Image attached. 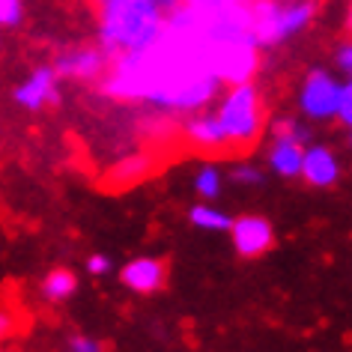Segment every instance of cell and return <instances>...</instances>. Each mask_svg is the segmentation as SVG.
I'll list each match as a JSON object with an SVG mask.
<instances>
[{"label": "cell", "mask_w": 352, "mask_h": 352, "mask_svg": "<svg viewBox=\"0 0 352 352\" xmlns=\"http://www.w3.org/2000/svg\"><path fill=\"white\" fill-rule=\"evenodd\" d=\"M221 90L209 63L200 12L186 3L164 15L162 30L146 45L111 57L99 78L104 99L170 120L209 108Z\"/></svg>", "instance_id": "obj_1"}, {"label": "cell", "mask_w": 352, "mask_h": 352, "mask_svg": "<svg viewBox=\"0 0 352 352\" xmlns=\"http://www.w3.org/2000/svg\"><path fill=\"white\" fill-rule=\"evenodd\" d=\"M209 63L221 87L248 84L260 72L263 51L248 24V3L221 12H200Z\"/></svg>", "instance_id": "obj_2"}, {"label": "cell", "mask_w": 352, "mask_h": 352, "mask_svg": "<svg viewBox=\"0 0 352 352\" xmlns=\"http://www.w3.org/2000/svg\"><path fill=\"white\" fill-rule=\"evenodd\" d=\"M164 15L158 0H96L99 48L108 57H117L146 45L162 30Z\"/></svg>", "instance_id": "obj_3"}, {"label": "cell", "mask_w": 352, "mask_h": 352, "mask_svg": "<svg viewBox=\"0 0 352 352\" xmlns=\"http://www.w3.org/2000/svg\"><path fill=\"white\" fill-rule=\"evenodd\" d=\"M212 111L230 153H248L266 131V102L254 81L224 87V96Z\"/></svg>", "instance_id": "obj_4"}, {"label": "cell", "mask_w": 352, "mask_h": 352, "mask_svg": "<svg viewBox=\"0 0 352 352\" xmlns=\"http://www.w3.org/2000/svg\"><path fill=\"white\" fill-rule=\"evenodd\" d=\"M316 0H248V24L260 51L302 36L316 19Z\"/></svg>", "instance_id": "obj_5"}, {"label": "cell", "mask_w": 352, "mask_h": 352, "mask_svg": "<svg viewBox=\"0 0 352 352\" xmlns=\"http://www.w3.org/2000/svg\"><path fill=\"white\" fill-rule=\"evenodd\" d=\"M346 78H338L329 69H311L298 87V111L311 122H331L338 113V99Z\"/></svg>", "instance_id": "obj_6"}, {"label": "cell", "mask_w": 352, "mask_h": 352, "mask_svg": "<svg viewBox=\"0 0 352 352\" xmlns=\"http://www.w3.org/2000/svg\"><path fill=\"white\" fill-rule=\"evenodd\" d=\"M230 242L239 257L245 260H257L263 257L266 251H272L275 245V227H272L269 218L263 215H239V218H230Z\"/></svg>", "instance_id": "obj_7"}, {"label": "cell", "mask_w": 352, "mask_h": 352, "mask_svg": "<svg viewBox=\"0 0 352 352\" xmlns=\"http://www.w3.org/2000/svg\"><path fill=\"white\" fill-rule=\"evenodd\" d=\"M12 102L24 111H45L60 102V78L54 66H36L12 90Z\"/></svg>", "instance_id": "obj_8"}, {"label": "cell", "mask_w": 352, "mask_h": 352, "mask_svg": "<svg viewBox=\"0 0 352 352\" xmlns=\"http://www.w3.org/2000/svg\"><path fill=\"white\" fill-rule=\"evenodd\" d=\"M182 140L195 149L200 155H221V153H230L227 149V140H224V131L218 126V117L212 108H204V111H195L182 120Z\"/></svg>", "instance_id": "obj_9"}, {"label": "cell", "mask_w": 352, "mask_h": 352, "mask_svg": "<svg viewBox=\"0 0 352 352\" xmlns=\"http://www.w3.org/2000/svg\"><path fill=\"white\" fill-rule=\"evenodd\" d=\"M108 54L99 48V45H81V48H72L66 54L57 57L54 63V72L60 81H99L102 72L108 69Z\"/></svg>", "instance_id": "obj_10"}, {"label": "cell", "mask_w": 352, "mask_h": 352, "mask_svg": "<svg viewBox=\"0 0 352 352\" xmlns=\"http://www.w3.org/2000/svg\"><path fill=\"white\" fill-rule=\"evenodd\" d=\"M340 173H343V164L331 146H325V144L305 146L298 176H302L311 188H334L340 182Z\"/></svg>", "instance_id": "obj_11"}, {"label": "cell", "mask_w": 352, "mask_h": 352, "mask_svg": "<svg viewBox=\"0 0 352 352\" xmlns=\"http://www.w3.org/2000/svg\"><path fill=\"white\" fill-rule=\"evenodd\" d=\"M120 280H122V287L126 289H131V293L153 296V293H158V289L164 287L167 266H164V260H158V257H135V260H129L126 266H122Z\"/></svg>", "instance_id": "obj_12"}, {"label": "cell", "mask_w": 352, "mask_h": 352, "mask_svg": "<svg viewBox=\"0 0 352 352\" xmlns=\"http://www.w3.org/2000/svg\"><path fill=\"white\" fill-rule=\"evenodd\" d=\"M155 167V158L153 153H129L117 158L108 173H104V179H108L111 188H129V186H138V182H144L149 173H153Z\"/></svg>", "instance_id": "obj_13"}, {"label": "cell", "mask_w": 352, "mask_h": 352, "mask_svg": "<svg viewBox=\"0 0 352 352\" xmlns=\"http://www.w3.org/2000/svg\"><path fill=\"white\" fill-rule=\"evenodd\" d=\"M302 153H305V144H296V140H287V138H272L266 149V164L280 179H296L298 167H302Z\"/></svg>", "instance_id": "obj_14"}, {"label": "cell", "mask_w": 352, "mask_h": 352, "mask_svg": "<svg viewBox=\"0 0 352 352\" xmlns=\"http://www.w3.org/2000/svg\"><path fill=\"white\" fill-rule=\"evenodd\" d=\"M39 293H42V298H45V302H51V305L69 302V298L78 293V275H75L72 269H63V266L51 269L48 275L42 278Z\"/></svg>", "instance_id": "obj_15"}, {"label": "cell", "mask_w": 352, "mask_h": 352, "mask_svg": "<svg viewBox=\"0 0 352 352\" xmlns=\"http://www.w3.org/2000/svg\"><path fill=\"white\" fill-rule=\"evenodd\" d=\"M191 188H195V195L200 200H206V204H215L218 197H221L224 191V173L221 167H215L212 162H204L191 176Z\"/></svg>", "instance_id": "obj_16"}, {"label": "cell", "mask_w": 352, "mask_h": 352, "mask_svg": "<svg viewBox=\"0 0 352 352\" xmlns=\"http://www.w3.org/2000/svg\"><path fill=\"white\" fill-rule=\"evenodd\" d=\"M188 221L204 233H224L227 227H230V215H227L224 209H218L215 204L200 200V204H195L188 209Z\"/></svg>", "instance_id": "obj_17"}, {"label": "cell", "mask_w": 352, "mask_h": 352, "mask_svg": "<svg viewBox=\"0 0 352 352\" xmlns=\"http://www.w3.org/2000/svg\"><path fill=\"white\" fill-rule=\"evenodd\" d=\"M272 131V138H287V140H296V144H311V129L305 126L302 120H296V117H284V120H275L269 126Z\"/></svg>", "instance_id": "obj_18"}, {"label": "cell", "mask_w": 352, "mask_h": 352, "mask_svg": "<svg viewBox=\"0 0 352 352\" xmlns=\"http://www.w3.org/2000/svg\"><path fill=\"white\" fill-rule=\"evenodd\" d=\"M230 179L236 182V186H242V188H260L263 179H266V173H263L257 164H245V162H242V164L233 167Z\"/></svg>", "instance_id": "obj_19"}, {"label": "cell", "mask_w": 352, "mask_h": 352, "mask_svg": "<svg viewBox=\"0 0 352 352\" xmlns=\"http://www.w3.org/2000/svg\"><path fill=\"white\" fill-rule=\"evenodd\" d=\"M24 19V0H0V28H19Z\"/></svg>", "instance_id": "obj_20"}, {"label": "cell", "mask_w": 352, "mask_h": 352, "mask_svg": "<svg viewBox=\"0 0 352 352\" xmlns=\"http://www.w3.org/2000/svg\"><path fill=\"white\" fill-rule=\"evenodd\" d=\"M182 3L197 12H221V10H230V6H245L248 0H182Z\"/></svg>", "instance_id": "obj_21"}, {"label": "cell", "mask_w": 352, "mask_h": 352, "mask_svg": "<svg viewBox=\"0 0 352 352\" xmlns=\"http://www.w3.org/2000/svg\"><path fill=\"white\" fill-rule=\"evenodd\" d=\"M66 352H104L102 340L90 338V334H72L66 340Z\"/></svg>", "instance_id": "obj_22"}, {"label": "cell", "mask_w": 352, "mask_h": 352, "mask_svg": "<svg viewBox=\"0 0 352 352\" xmlns=\"http://www.w3.org/2000/svg\"><path fill=\"white\" fill-rule=\"evenodd\" d=\"M334 120H338L340 126H349V122H352V87H349V81L343 84V90H340L338 113H334Z\"/></svg>", "instance_id": "obj_23"}, {"label": "cell", "mask_w": 352, "mask_h": 352, "mask_svg": "<svg viewBox=\"0 0 352 352\" xmlns=\"http://www.w3.org/2000/svg\"><path fill=\"white\" fill-rule=\"evenodd\" d=\"M111 269H113V260L108 257V254H90V257H87V272L96 275V278L111 275Z\"/></svg>", "instance_id": "obj_24"}, {"label": "cell", "mask_w": 352, "mask_h": 352, "mask_svg": "<svg viewBox=\"0 0 352 352\" xmlns=\"http://www.w3.org/2000/svg\"><path fill=\"white\" fill-rule=\"evenodd\" d=\"M334 66H338V75L346 78L352 72V45L349 42H340L338 51H334Z\"/></svg>", "instance_id": "obj_25"}, {"label": "cell", "mask_w": 352, "mask_h": 352, "mask_svg": "<svg viewBox=\"0 0 352 352\" xmlns=\"http://www.w3.org/2000/svg\"><path fill=\"white\" fill-rule=\"evenodd\" d=\"M15 329H19V320H15V314L12 311H0V343L3 340H10Z\"/></svg>", "instance_id": "obj_26"}, {"label": "cell", "mask_w": 352, "mask_h": 352, "mask_svg": "<svg viewBox=\"0 0 352 352\" xmlns=\"http://www.w3.org/2000/svg\"><path fill=\"white\" fill-rule=\"evenodd\" d=\"M93 3H96V0H93ZM158 3H162V10H164V12H170V10H176V6L182 3V0H158Z\"/></svg>", "instance_id": "obj_27"}, {"label": "cell", "mask_w": 352, "mask_h": 352, "mask_svg": "<svg viewBox=\"0 0 352 352\" xmlns=\"http://www.w3.org/2000/svg\"><path fill=\"white\" fill-rule=\"evenodd\" d=\"M0 352H6V349H3V346H0Z\"/></svg>", "instance_id": "obj_28"}]
</instances>
